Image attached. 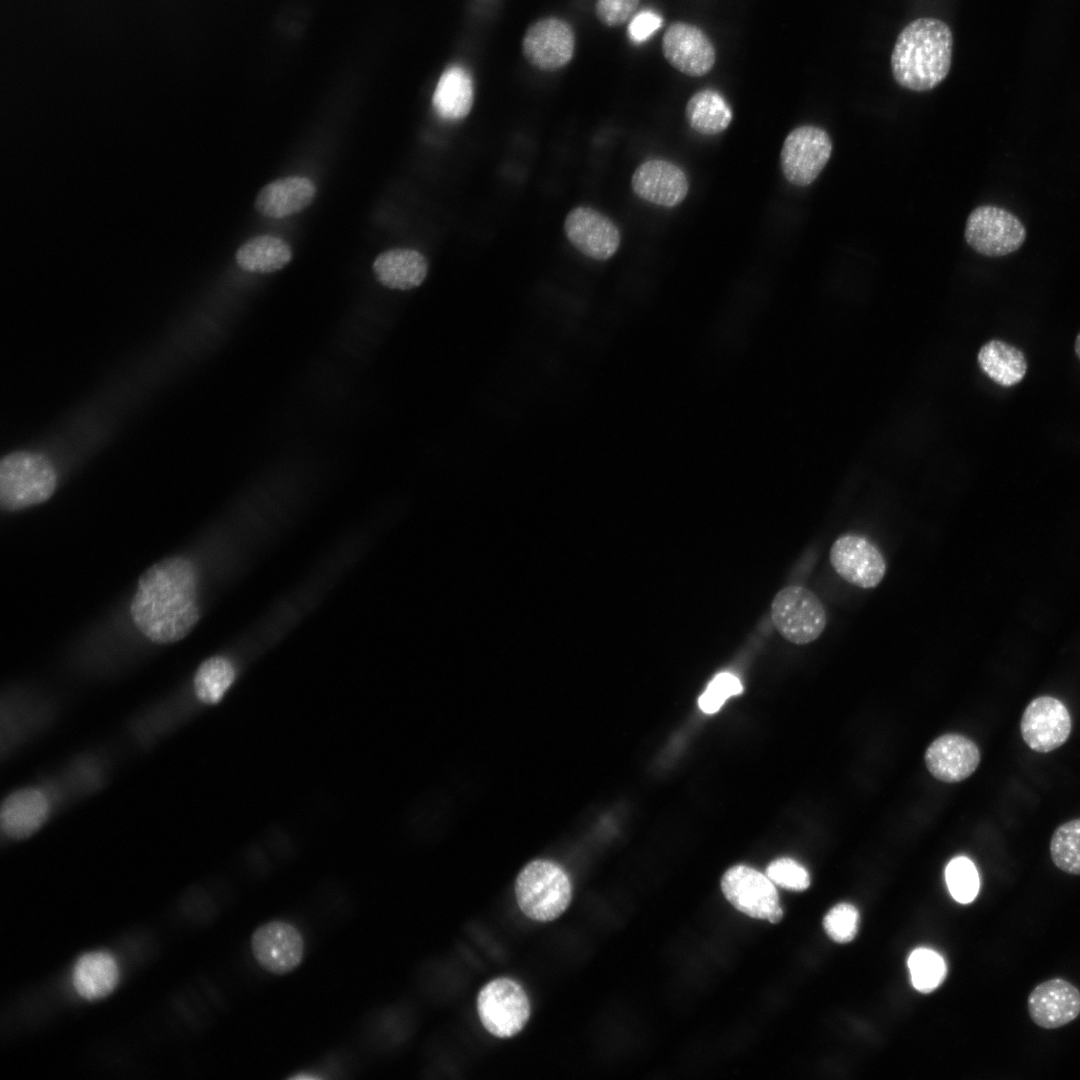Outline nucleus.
<instances>
[{"label": "nucleus", "instance_id": "f3484780", "mask_svg": "<svg viewBox=\"0 0 1080 1080\" xmlns=\"http://www.w3.org/2000/svg\"><path fill=\"white\" fill-rule=\"evenodd\" d=\"M981 755L977 745L959 734H946L934 740L925 753L928 771L938 780L954 783L968 778L978 767Z\"/></svg>", "mask_w": 1080, "mask_h": 1080}, {"label": "nucleus", "instance_id": "0eeeda50", "mask_svg": "<svg viewBox=\"0 0 1080 1080\" xmlns=\"http://www.w3.org/2000/svg\"><path fill=\"white\" fill-rule=\"evenodd\" d=\"M1025 238L1026 230L1022 222L998 206H979L970 213L966 222V242L985 256L1010 254L1022 246Z\"/></svg>", "mask_w": 1080, "mask_h": 1080}, {"label": "nucleus", "instance_id": "9d476101", "mask_svg": "<svg viewBox=\"0 0 1080 1080\" xmlns=\"http://www.w3.org/2000/svg\"><path fill=\"white\" fill-rule=\"evenodd\" d=\"M830 562L846 582L863 589L875 588L886 573V561L869 539L855 533L838 537L830 549Z\"/></svg>", "mask_w": 1080, "mask_h": 1080}, {"label": "nucleus", "instance_id": "f8f14e48", "mask_svg": "<svg viewBox=\"0 0 1080 1080\" xmlns=\"http://www.w3.org/2000/svg\"><path fill=\"white\" fill-rule=\"evenodd\" d=\"M1071 729L1068 709L1052 696L1033 699L1025 708L1020 722L1024 742L1039 753H1048L1063 745Z\"/></svg>", "mask_w": 1080, "mask_h": 1080}, {"label": "nucleus", "instance_id": "9b49d317", "mask_svg": "<svg viewBox=\"0 0 1080 1080\" xmlns=\"http://www.w3.org/2000/svg\"><path fill=\"white\" fill-rule=\"evenodd\" d=\"M251 951L266 971L284 975L296 969L304 956V940L292 924L274 920L259 926L251 936Z\"/></svg>", "mask_w": 1080, "mask_h": 1080}, {"label": "nucleus", "instance_id": "dca6fc26", "mask_svg": "<svg viewBox=\"0 0 1080 1080\" xmlns=\"http://www.w3.org/2000/svg\"><path fill=\"white\" fill-rule=\"evenodd\" d=\"M572 29L565 22L548 18L533 24L523 39V52L529 62L541 69L565 65L574 52Z\"/></svg>", "mask_w": 1080, "mask_h": 1080}, {"label": "nucleus", "instance_id": "2eb2a0df", "mask_svg": "<svg viewBox=\"0 0 1080 1080\" xmlns=\"http://www.w3.org/2000/svg\"><path fill=\"white\" fill-rule=\"evenodd\" d=\"M1027 1008L1040 1028L1063 1027L1080 1015V990L1063 978L1046 980L1030 992Z\"/></svg>", "mask_w": 1080, "mask_h": 1080}, {"label": "nucleus", "instance_id": "cd10ccee", "mask_svg": "<svg viewBox=\"0 0 1080 1080\" xmlns=\"http://www.w3.org/2000/svg\"><path fill=\"white\" fill-rule=\"evenodd\" d=\"M1050 855L1058 869L1080 875V819L1067 821L1056 828L1050 842Z\"/></svg>", "mask_w": 1080, "mask_h": 1080}, {"label": "nucleus", "instance_id": "5701e85b", "mask_svg": "<svg viewBox=\"0 0 1080 1080\" xmlns=\"http://www.w3.org/2000/svg\"><path fill=\"white\" fill-rule=\"evenodd\" d=\"M977 362L983 373L1002 387L1018 384L1027 372L1024 353L999 339L989 340L981 346Z\"/></svg>", "mask_w": 1080, "mask_h": 1080}, {"label": "nucleus", "instance_id": "b1692460", "mask_svg": "<svg viewBox=\"0 0 1080 1080\" xmlns=\"http://www.w3.org/2000/svg\"><path fill=\"white\" fill-rule=\"evenodd\" d=\"M432 104L443 119L465 118L473 105V82L470 74L460 66L446 69L438 80Z\"/></svg>", "mask_w": 1080, "mask_h": 1080}, {"label": "nucleus", "instance_id": "412c9836", "mask_svg": "<svg viewBox=\"0 0 1080 1080\" xmlns=\"http://www.w3.org/2000/svg\"><path fill=\"white\" fill-rule=\"evenodd\" d=\"M373 270L382 285L390 289L410 290L425 280L428 261L417 250L395 248L379 254L373 263Z\"/></svg>", "mask_w": 1080, "mask_h": 1080}, {"label": "nucleus", "instance_id": "4be33fe9", "mask_svg": "<svg viewBox=\"0 0 1080 1080\" xmlns=\"http://www.w3.org/2000/svg\"><path fill=\"white\" fill-rule=\"evenodd\" d=\"M119 980L115 959L106 952H91L81 956L73 970V985L87 1000L101 999L110 994Z\"/></svg>", "mask_w": 1080, "mask_h": 1080}, {"label": "nucleus", "instance_id": "6e6552de", "mask_svg": "<svg viewBox=\"0 0 1080 1080\" xmlns=\"http://www.w3.org/2000/svg\"><path fill=\"white\" fill-rule=\"evenodd\" d=\"M829 134L814 125L793 129L784 140L780 163L784 177L796 186L811 184L821 173L832 153Z\"/></svg>", "mask_w": 1080, "mask_h": 1080}, {"label": "nucleus", "instance_id": "f704fd0d", "mask_svg": "<svg viewBox=\"0 0 1080 1080\" xmlns=\"http://www.w3.org/2000/svg\"><path fill=\"white\" fill-rule=\"evenodd\" d=\"M662 18L650 10L637 13L628 25V35L633 42L640 43L647 40L655 31L662 26Z\"/></svg>", "mask_w": 1080, "mask_h": 1080}, {"label": "nucleus", "instance_id": "7c9ffc66", "mask_svg": "<svg viewBox=\"0 0 1080 1080\" xmlns=\"http://www.w3.org/2000/svg\"><path fill=\"white\" fill-rule=\"evenodd\" d=\"M823 924L826 933L833 941L850 942L858 931V910L849 903L837 904L826 914Z\"/></svg>", "mask_w": 1080, "mask_h": 1080}, {"label": "nucleus", "instance_id": "7ed1b4c3", "mask_svg": "<svg viewBox=\"0 0 1080 1080\" xmlns=\"http://www.w3.org/2000/svg\"><path fill=\"white\" fill-rule=\"evenodd\" d=\"M57 474L52 463L43 455L16 451L0 463V506L6 511H19L41 504L53 495Z\"/></svg>", "mask_w": 1080, "mask_h": 1080}, {"label": "nucleus", "instance_id": "f257e3e1", "mask_svg": "<svg viewBox=\"0 0 1080 1080\" xmlns=\"http://www.w3.org/2000/svg\"><path fill=\"white\" fill-rule=\"evenodd\" d=\"M135 627L150 641L171 644L185 638L200 619L197 577L187 558L173 556L148 568L130 603Z\"/></svg>", "mask_w": 1080, "mask_h": 1080}, {"label": "nucleus", "instance_id": "f03ea898", "mask_svg": "<svg viewBox=\"0 0 1080 1080\" xmlns=\"http://www.w3.org/2000/svg\"><path fill=\"white\" fill-rule=\"evenodd\" d=\"M953 35L943 21L922 17L899 33L891 54V71L903 88L924 92L938 86L952 64Z\"/></svg>", "mask_w": 1080, "mask_h": 1080}, {"label": "nucleus", "instance_id": "ddd939ff", "mask_svg": "<svg viewBox=\"0 0 1080 1080\" xmlns=\"http://www.w3.org/2000/svg\"><path fill=\"white\" fill-rule=\"evenodd\" d=\"M569 242L582 254L595 260H608L618 250L621 236L615 223L594 208H573L564 221Z\"/></svg>", "mask_w": 1080, "mask_h": 1080}, {"label": "nucleus", "instance_id": "4468645a", "mask_svg": "<svg viewBox=\"0 0 1080 1080\" xmlns=\"http://www.w3.org/2000/svg\"><path fill=\"white\" fill-rule=\"evenodd\" d=\"M662 52L670 65L692 77L707 74L716 61L715 48L707 35L698 27L681 21L666 29Z\"/></svg>", "mask_w": 1080, "mask_h": 1080}, {"label": "nucleus", "instance_id": "20e7f679", "mask_svg": "<svg viewBox=\"0 0 1080 1080\" xmlns=\"http://www.w3.org/2000/svg\"><path fill=\"white\" fill-rule=\"evenodd\" d=\"M515 895L519 908L527 917L548 922L558 918L569 906L572 885L558 864L537 859L518 874Z\"/></svg>", "mask_w": 1080, "mask_h": 1080}, {"label": "nucleus", "instance_id": "473e14b6", "mask_svg": "<svg viewBox=\"0 0 1080 1080\" xmlns=\"http://www.w3.org/2000/svg\"><path fill=\"white\" fill-rule=\"evenodd\" d=\"M766 875L775 885L788 890L803 891L810 885L808 871L791 858H779L771 862Z\"/></svg>", "mask_w": 1080, "mask_h": 1080}, {"label": "nucleus", "instance_id": "2f4dec72", "mask_svg": "<svg viewBox=\"0 0 1080 1080\" xmlns=\"http://www.w3.org/2000/svg\"><path fill=\"white\" fill-rule=\"evenodd\" d=\"M742 691L743 686L735 675L722 672L709 683L699 697L698 704L703 712L712 714L717 712L729 697L738 695Z\"/></svg>", "mask_w": 1080, "mask_h": 1080}, {"label": "nucleus", "instance_id": "393cba45", "mask_svg": "<svg viewBox=\"0 0 1080 1080\" xmlns=\"http://www.w3.org/2000/svg\"><path fill=\"white\" fill-rule=\"evenodd\" d=\"M292 252L281 238L260 235L244 243L236 252L239 267L248 272L272 273L289 263Z\"/></svg>", "mask_w": 1080, "mask_h": 1080}, {"label": "nucleus", "instance_id": "6ab92c4d", "mask_svg": "<svg viewBox=\"0 0 1080 1080\" xmlns=\"http://www.w3.org/2000/svg\"><path fill=\"white\" fill-rule=\"evenodd\" d=\"M48 812V800L40 790L20 789L10 794L2 803L1 828L10 838H26L41 827Z\"/></svg>", "mask_w": 1080, "mask_h": 1080}, {"label": "nucleus", "instance_id": "c9c22d12", "mask_svg": "<svg viewBox=\"0 0 1080 1080\" xmlns=\"http://www.w3.org/2000/svg\"><path fill=\"white\" fill-rule=\"evenodd\" d=\"M1074 349L1078 359L1080 360V332L1075 339Z\"/></svg>", "mask_w": 1080, "mask_h": 1080}, {"label": "nucleus", "instance_id": "72a5a7b5", "mask_svg": "<svg viewBox=\"0 0 1080 1080\" xmlns=\"http://www.w3.org/2000/svg\"><path fill=\"white\" fill-rule=\"evenodd\" d=\"M640 0H597L596 15L608 26H618L626 22L634 13Z\"/></svg>", "mask_w": 1080, "mask_h": 1080}, {"label": "nucleus", "instance_id": "a878e982", "mask_svg": "<svg viewBox=\"0 0 1080 1080\" xmlns=\"http://www.w3.org/2000/svg\"><path fill=\"white\" fill-rule=\"evenodd\" d=\"M685 115L689 125L704 135L721 133L732 120V111L725 99L710 89L698 91L689 99Z\"/></svg>", "mask_w": 1080, "mask_h": 1080}, {"label": "nucleus", "instance_id": "c85d7f7f", "mask_svg": "<svg viewBox=\"0 0 1080 1080\" xmlns=\"http://www.w3.org/2000/svg\"><path fill=\"white\" fill-rule=\"evenodd\" d=\"M910 978L914 988L922 993L935 990L945 979L947 967L943 957L929 948H917L908 958Z\"/></svg>", "mask_w": 1080, "mask_h": 1080}, {"label": "nucleus", "instance_id": "39448f33", "mask_svg": "<svg viewBox=\"0 0 1080 1080\" xmlns=\"http://www.w3.org/2000/svg\"><path fill=\"white\" fill-rule=\"evenodd\" d=\"M771 619L789 642L805 645L818 639L826 627V611L820 599L799 585L781 589L771 604Z\"/></svg>", "mask_w": 1080, "mask_h": 1080}, {"label": "nucleus", "instance_id": "a211bd4d", "mask_svg": "<svg viewBox=\"0 0 1080 1080\" xmlns=\"http://www.w3.org/2000/svg\"><path fill=\"white\" fill-rule=\"evenodd\" d=\"M631 184L640 198L665 207L681 203L689 189L685 173L677 165L663 159H651L639 165L632 175Z\"/></svg>", "mask_w": 1080, "mask_h": 1080}, {"label": "nucleus", "instance_id": "1a4fd4ad", "mask_svg": "<svg viewBox=\"0 0 1080 1080\" xmlns=\"http://www.w3.org/2000/svg\"><path fill=\"white\" fill-rule=\"evenodd\" d=\"M726 899L740 912L776 924L783 918L775 884L766 874L745 865H736L721 880Z\"/></svg>", "mask_w": 1080, "mask_h": 1080}, {"label": "nucleus", "instance_id": "c756f323", "mask_svg": "<svg viewBox=\"0 0 1080 1080\" xmlns=\"http://www.w3.org/2000/svg\"><path fill=\"white\" fill-rule=\"evenodd\" d=\"M945 879L951 896L960 903H970L979 891V876L973 862L964 856L952 859L945 870Z\"/></svg>", "mask_w": 1080, "mask_h": 1080}, {"label": "nucleus", "instance_id": "aec40b11", "mask_svg": "<svg viewBox=\"0 0 1080 1080\" xmlns=\"http://www.w3.org/2000/svg\"><path fill=\"white\" fill-rule=\"evenodd\" d=\"M316 188L309 179L291 176L268 183L258 193L256 210L269 218H284L298 213L313 200Z\"/></svg>", "mask_w": 1080, "mask_h": 1080}, {"label": "nucleus", "instance_id": "bb28decb", "mask_svg": "<svg viewBox=\"0 0 1080 1080\" xmlns=\"http://www.w3.org/2000/svg\"><path fill=\"white\" fill-rule=\"evenodd\" d=\"M235 679L232 663L222 656L206 659L194 676V690L200 701L215 704L221 700Z\"/></svg>", "mask_w": 1080, "mask_h": 1080}, {"label": "nucleus", "instance_id": "423d86ee", "mask_svg": "<svg viewBox=\"0 0 1080 1080\" xmlns=\"http://www.w3.org/2000/svg\"><path fill=\"white\" fill-rule=\"evenodd\" d=\"M477 1011L484 1028L498 1038L519 1033L530 1016V1003L524 989L506 977L488 982L477 997Z\"/></svg>", "mask_w": 1080, "mask_h": 1080}]
</instances>
